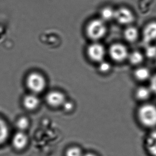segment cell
Instances as JSON below:
<instances>
[{"instance_id":"6da1fadb","label":"cell","mask_w":156,"mask_h":156,"mask_svg":"<svg viewBox=\"0 0 156 156\" xmlns=\"http://www.w3.org/2000/svg\"><path fill=\"white\" fill-rule=\"evenodd\" d=\"M137 119L140 124L146 128L156 126V106L152 104H144L137 110Z\"/></svg>"},{"instance_id":"7a4b0ae2","label":"cell","mask_w":156,"mask_h":156,"mask_svg":"<svg viewBox=\"0 0 156 156\" xmlns=\"http://www.w3.org/2000/svg\"><path fill=\"white\" fill-rule=\"evenodd\" d=\"M106 31V26L101 19H94L89 23L87 28V36L89 38L95 41L102 38Z\"/></svg>"},{"instance_id":"3957f363","label":"cell","mask_w":156,"mask_h":156,"mask_svg":"<svg viewBox=\"0 0 156 156\" xmlns=\"http://www.w3.org/2000/svg\"><path fill=\"white\" fill-rule=\"evenodd\" d=\"M26 85L33 94L42 93L46 87V81L42 75L33 72L29 74L26 79Z\"/></svg>"},{"instance_id":"277c9868","label":"cell","mask_w":156,"mask_h":156,"mask_svg":"<svg viewBox=\"0 0 156 156\" xmlns=\"http://www.w3.org/2000/svg\"><path fill=\"white\" fill-rule=\"evenodd\" d=\"M109 54L112 59L118 62L124 61L129 55L126 46L119 43L112 45L110 48Z\"/></svg>"},{"instance_id":"5b68a950","label":"cell","mask_w":156,"mask_h":156,"mask_svg":"<svg viewBox=\"0 0 156 156\" xmlns=\"http://www.w3.org/2000/svg\"><path fill=\"white\" fill-rule=\"evenodd\" d=\"M87 55L93 61L101 62L105 56V49L102 44L94 43L88 47Z\"/></svg>"},{"instance_id":"8992f818","label":"cell","mask_w":156,"mask_h":156,"mask_svg":"<svg viewBox=\"0 0 156 156\" xmlns=\"http://www.w3.org/2000/svg\"><path fill=\"white\" fill-rule=\"evenodd\" d=\"M115 18L119 23L122 25H127L133 23L134 17L130 10L126 8H121L115 11Z\"/></svg>"},{"instance_id":"52a82bcc","label":"cell","mask_w":156,"mask_h":156,"mask_svg":"<svg viewBox=\"0 0 156 156\" xmlns=\"http://www.w3.org/2000/svg\"><path fill=\"white\" fill-rule=\"evenodd\" d=\"M45 99L47 103L53 108L62 106L66 101L64 94L58 91H52L48 93Z\"/></svg>"},{"instance_id":"ba28073f","label":"cell","mask_w":156,"mask_h":156,"mask_svg":"<svg viewBox=\"0 0 156 156\" xmlns=\"http://www.w3.org/2000/svg\"><path fill=\"white\" fill-rule=\"evenodd\" d=\"M156 40V21L148 23L144 28L143 41L144 43L149 44Z\"/></svg>"},{"instance_id":"9c48e42d","label":"cell","mask_w":156,"mask_h":156,"mask_svg":"<svg viewBox=\"0 0 156 156\" xmlns=\"http://www.w3.org/2000/svg\"><path fill=\"white\" fill-rule=\"evenodd\" d=\"M28 139L23 132L19 131L15 134L12 138V144L16 149L21 150L27 145Z\"/></svg>"},{"instance_id":"30bf717a","label":"cell","mask_w":156,"mask_h":156,"mask_svg":"<svg viewBox=\"0 0 156 156\" xmlns=\"http://www.w3.org/2000/svg\"><path fill=\"white\" fill-rule=\"evenodd\" d=\"M23 106L27 110L32 111L36 109L40 104V100L36 94H31L26 95L23 98Z\"/></svg>"},{"instance_id":"8fae6325","label":"cell","mask_w":156,"mask_h":156,"mask_svg":"<svg viewBox=\"0 0 156 156\" xmlns=\"http://www.w3.org/2000/svg\"><path fill=\"white\" fill-rule=\"evenodd\" d=\"M146 149L151 156H156V130L148 135L146 140Z\"/></svg>"},{"instance_id":"7c38bea8","label":"cell","mask_w":156,"mask_h":156,"mask_svg":"<svg viewBox=\"0 0 156 156\" xmlns=\"http://www.w3.org/2000/svg\"><path fill=\"white\" fill-rule=\"evenodd\" d=\"M152 94L149 88L144 86L140 87L136 90L135 97L138 100L141 101H145L148 100Z\"/></svg>"},{"instance_id":"4fadbf2b","label":"cell","mask_w":156,"mask_h":156,"mask_svg":"<svg viewBox=\"0 0 156 156\" xmlns=\"http://www.w3.org/2000/svg\"><path fill=\"white\" fill-rule=\"evenodd\" d=\"M134 76L138 81H144L150 78V71L144 67L138 68L134 72Z\"/></svg>"},{"instance_id":"5bb4252c","label":"cell","mask_w":156,"mask_h":156,"mask_svg":"<svg viewBox=\"0 0 156 156\" xmlns=\"http://www.w3.org/2000/svg\"><path fill=\"white\" fill-rule=\"evenodd\" d=\"M138 36H139V32L136 28L131 26L127 28L125 31V38L129 42H135L138 38Z\"/></svg>"},{"instance_id":"9a60e30c","label":"cell","mask_w":156,"mask_h":156,"mask_svg":"<svg viewBox=\"0 0 156 156\" xmlns=\"http://www.w3.org/2000/svg\"><path fill=\"white\" fill-rule=\"evenodd\" d=\"M9 135L8 126L4 120L0 118V144L4 143Z\"/></svg>"},{"instance_id":"2e32d148","label":"cell","mask_w":156,"mask_h":156,"mask_svg":"<svg viewBox=\"0 0 156 156\" xmlns=\"http://www.w3.org/2000/svg\"><path fill=\"white\" fill-rule=\"evenodd\" d=\"M115 11L110 7H105L101 12V20L103 21H109L115 18Z\"/></svg>"},{"instance_id":"e0dca14e","label":"cell","mask_w":156,"mask_h":156,"mask_svg":"<svg viewBox=\"0 0 156 156\" xmlns=\"http://www.w3.org/2000/svg\"><path fill=\"white\" fill-rule=\"evenodd\" d=\"M144 56L139 51H135L129 56V61L132 64L137 65L141 63L144 61Z\"/></svg>"},{"instance_id":"ac0fdd59","label":"cell","mask_w":156,"mask_h":156,"mask_svg":"<svg viewBox=\"0 0 156 156\" xmlns=\"http://www.w3.org/2000/svg\"><path fill=\"white\" fill-rule=\"evenodd\" d=\"M30 122L27 118L26 117H21L19 118L16 122V126L19 131L24 132L27 129L29 126Z\"/></svg>"},{"instance_id":"d6986e66","label":"cell","mask_w":156,"mask_h":156,"mask_svg":"<svg viewBox=\"0 0 156 156\" xmlns=\"http://www.w3.org/2000/svg\"><path fill=\"white\" fill-rule=\"evenodd\" d=\"M82 150H80V148L73 147L71 148H69L66 152V156H83Z\"/></svg>"},{"instance_id":"ffe728a7","label":"cell","mask_w":156,"mask_h":156,"mask_svg":"<svg viewBox=\"0 0 156 156\" xmlns=\"http://www.w3.org/2000/svg\"><path fill=\"white\" fill-rule=\"evenodd\" d=\"M146 55L149 58H154L156 57V46H148L146 49Z\"/></svg>"},{"instance_id":"44dd1931","label":"cell","mask_w":156,"mask_h":156,"mask_svg":"<svg viewBox=\"0 0 156 156\" xmlns=\"http://www.w3.org/2000/svg\"><path fill=\"white\" fill-rule=\"evenodd\" d=\"M100 63L99 69L100 72H102V73H106L109 71L111 68V66L109 63L105 61H102Z\"/></svg>"},{"instance_id":"7402d4cb","label":"cell","mask_w":156,"mask_h":156,"mask_svg":"<svg viewBox=\"0 0 156 156\" xmlns=\"http://www.w3.org/2000/svg\"><path fill=\"white\" fill-rule=\"evenodd\" d=\"M149 88L152 93L156 95V74H154L150 78Z\"/></svg>"},{"instance_id":"603a6c76","label":"cell","mask_w":156,"mask_h":156,"mask_svg":"<svg viewBox=\"0 0 156 156\" xmlns=\"http://www.w3.org/2000/svg\"><path fill=\"white\" fill-rule=\"evenodd\" d=\"M62 106H63L64 110L66 111H70L74 108V104L71 102L66 101L65 103L62 105Z\"/></svg>"},{"instance_id":"cb8c5ba5","label":"cell","mask_w":156,"mask_h":156,"mask_svg":"<svg viewBox=\"0 0 156 156\" xmlns=\"http://www.w3.org/2000/svg\"><path fill=\"white\" fill-rule=\"evenodd\" d=\"M83 156H97L92 153H87V154H84Z\"/></svg>"}]
</instances>
